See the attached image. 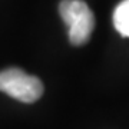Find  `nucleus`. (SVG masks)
I'll use <instances>...</instances> for the list:
<instances>
[{"instance_id": "nucleus-3", "label": "nucleus", "mask_w": 129, "mask_h": 129, "mask_svg": "<svg viewBox=\"0 0 129 129\" xmlns=\"http://www.w3.org/2000/svg\"><path fill=\"white\" fill-rule=\"evenodd\" d=\"M113 26L122 36L129 37V0H123L113 12Z\"/></svg>"}, {"instance_id": "nucleus-2", "label": "nucleus", "mask_w": 129, "mask_h": 129, "mask_svg": "<svg viewBox=\"0 0 129 129\" xmlns=\"http://www.w3.org/2000/svg\"><path fill=\"white\" fill-rule=\"evenodd\" d=\"M0 92L24 103H33L43 95V83L19 68H9L0 72Z\"/></svg>"}, {"instance_id": "nucleus-1", "label": "nucleus", "mask_w": 129, "mask_h": 129, "mask_svg": "<svg viewBox=\"0 0 129 129\" xmlns=\"http://www.w3.org/2000/svg\"><path fill=\"white\" fill-rule=\"evenodd\" d=\"M60 17L69 29V40L75 46L88 43L95 29V16L82 0H62L59 5Z\"/></svg>"}]
</instances>
